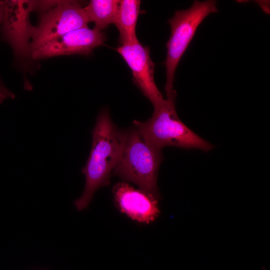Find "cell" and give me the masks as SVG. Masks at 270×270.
<instances>
[{"label":"cell","instance_id":"obj_5","mask_svg":"<svg viewBox=\"0 0 270 270\" xmlns=\"http://www.w3.org/2000/svg\"><path fill=\"white\" fill-rule=\"evenodd\" d=\"M36 10L42 12L36 27L31 50L72 30L88 27L84 8L74 0L36 1Z\"/></svg>","mask_w":270,"mask_h":270},{"label":"cell","instance_id":"obj_12","mask_svg":"<svg viewBox=\"0 0 270 270\" xmlns=\"http://www.w3.org/2000/svg\"><path fill=\"white\" fill-rule=\"evenodd\" d=\"M4 16V1L0 0V24H2ZM4 86L0 79V88Z\"/></svg>","mask_w":270,"mask_h":270},{"label":"cell","instance_id":"obj_3","mask_svg":"<svg viewBox=\"0 0 270 270\" xmlns=\"http://www.w3.org/2000/svg\"><path fill=\"white\" fill-rule=\"evenodd\" d=\"M146 122L134 120V127L145 140L160 149L166 146L198 148L207 152L213 146L200 137L178 118L176 108V92L174 90Z\"/></svg>","mask_w":270,"mask_h":270},{"label":"cell","instance_id":"obj_1","mask_svg":"<svg viewBox=\"0 0 270 270\" xmlns=\"http://www.w3.org/2000/svg\"><path fill=\"white\" fill-rule=\"evenodd\" d=\"M92 134L90 156L81 170L86 177L84 188L80 197L74 202L78 211L88 208L97 190L109 185L111 174L121 152V130L112 122L108 110H104L98 116Z\"/></svg>","mask_w":270,"mask_h":270},{"label":"cell","instance_id":"obj_10","mask_svg":"<svg viewBox=\"0 0 270 270\" xmlns=\"http://www.w3.org/2000/svg\"><path fill=\"white\" fill-rule=\"evenodd\" d=\"M140 0H120L116 21L119 32L120 45L138 42L136 34V26L140 14Z\"/></svg>","mask_w":270,"mask_h":270},{"label":"cell","instance_id":"obj_2","mask_svg":"<svg viewBox=\"0 0 270 270\" xmlns=\"http://www.w3.org/2000/svg\"><path fill=\"white\" fill-rule=\"evenodd\" d=\"M121 137L120 154L113 174L158 198L156 182L164 158L162 150L146 142L134 127L121 130Z\"/></svg>","mask_w":270,"mask_h":270},{"label":"cell","instance_id":"obj_6","mask_svg":"<svg viewBox=\"0 0 270 270\" xmlns=\"http://www.w3.org/2000/svg\"><path fill=\"white\" fill-rule=\"evenodd\" d=\"M4 16L2 24V38L9 44L19 58L31 57L30 39L36 27L30 22V12L35 10L36 1L4 0Z\"/></svg>","mask_w":270,"mask_h":270},{"label":"cell","instance_id":"obj_7","mask_svg":"<svg viewBox=\"0 0 270 270\" xmlns=\"http://www.w3.org/2000/svg\"><path fill=\"white\" fill-rule=\"evenodd\" d=\"M106 36L95 28H82L72 30L31 50V57L41 59L53 56L90 54L93 50L103 44Z\"/></svg>","mask_w":270,"mask_h":270},{"label":"cell","instance_id":"obj_8","mask_svg":"<svg viewBox=\"0 0 270 270\" xmlns=\"http://www.w3.org/2000/svg\"><path fill=\"white\" fill-rule=\"evenodd\" d=\"M116 50L130 68L134 83L152 102L154 110L157 108L164 99L154 80L155 64L150 58L149 47L138 42L120 45Z\"/></svg>","mask_w":270,"mask_h":270},{"label":"cell","instance_id":"obj_4","mask_svg":"<svg viewBox=\"0 0 270 270\" xmlns=\"http://www.w3.org/2000/svg\"><path fill=\"white\" fill-rule=\"evenodd\" d=\"M217 12L216 1L195 0L189 8L176 10L174 16L168 20L171 33L166 44L167 54L164 62L166 68V95L174 90L176 67L198 27L208 15Z\"/></svg>","mask_w":270,"mask_h":270},{"label":"cell","instance_id":"obj_9","mask_svg":"<svg viewBox=\"0 0 270 270\" xmlns=\"http://www.w3.org/2000/svg\"><path fill=\"white\" fill-rule=\"evenodd\" d=\"M112 192L120 211L138 222L149 224L160 214L158 198L140 188H134L128 182L115 184Z\"/></svg>","mask_w":270,"mask_h":270},{"label":"cell","instance_id":"obj_11","mask_svg":"<svg viewBox=\"0 0 270 270\" xmlns=\"http://www.w3.org/2000/svg\"><path fill=\"white\" fill-rule=\"evenodd\" d=\"M120 0H92L84 8L89 22H94V28L100 31L114 23Z\"/></svg>","mask_w":270,"mask_h":270}]
</instances>
